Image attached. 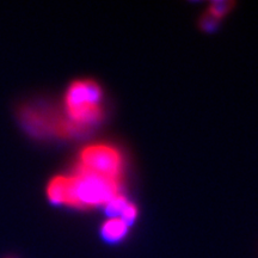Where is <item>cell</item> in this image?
Listing matches in <instances>:
<instances>
[{"label":"cell","instance_id":"obj_1","mask_svg":"<svg viewBox=\"0 0 258 258\" xmlns=\"http://www.w3.org/2000/svg\"><path fill=\"white\" fill-rule=\"evenodd\" d=\"M121 180L105 178L77 169L72 176H62L61 206L74 208H95L105 206L120 194Z\"/></svg>","mask_w":258,"mask_h":258},{"label":"cell","instance_id":"obj_2","mask_svg":"<svg viewBox=\"0 0 258 258\" xmlns=\"http://www.w3.org/2000/svg\"><path fill=\"white\" fill-rule=\"evenodd\" d=\"M102 96V89L93 80L74 82L64 97L69 120L83 132L98 123L103 117Z\"/></svg>","mask_w":258,"mask_h":258},{"label":"cell","instance_id":"obj_3","mask_svg":"<svg viewBox=\"0 0 258 258\" xmlns=\"http://www.w3.org/2000/svg\"><path fill=\"white\" fill-rule=\"evenodd\" d=\"M77 169L105 178L121 180L123 158L115 147L109 145H91L82 151Z\"/></svg>","mask_w":258,"mask_h":258},{"label":"cell","instance_id":"obj_4","mask_svg":"<svg viewBox=\"0 0 258 258\" xmlns=\"http://www.w3.org/2000/svg\"><path fill=\"white\" fill-rule=\"evenodd\" d=\"M128 228L129 225L125 224L121 218H109L102 226V235L105 240L116 243L127 235Z\"/></svg>","mask_w":258,"mask_h":258},{"label":"cell","instance_id":"obj_5","mask_svg":"<svg viewBox=\"0 0 258 258\" xmlns=\"http://www.w3.org/2000/svg\"><path fill=\"white\" fill-rule=\"evenodd\" d=\"M127 203H128L127 198H125V196H123L120 192L118 195H116L115 198H112L110 201H109L104 206L106 214H108L110 218L120 217L122 209L124 208V206L127 205Z\"/></svg>","mask_w":258,"mask_h":258},{"label":"cell","instance_id":"obj_6","mask_svg":"<svg viewBox=\"0 0 258 258\" xmlns=\"http://www.w3.org/2000/svg\"><path fill=\"white\" fill-rule=\"evenodd\" d=\"M233 6H234L233 2H226V0L214 2V3H212L211 6H209L208 14L211 15L212 17L217 18L219 21V19H221L224 16L227 15Z\"/></svg>","mask_w":258,"mask_h":258},{"label":"cell","instance_id":"obj_7","mask_svg":"<svg viewBox=\"0 0 258 258\" xmlns=\"http://www.w3.org/2000/svg\"><path fill=\"white\" fill-rule=\"evenodd\" d=\"M137 217H138L137 206H135L134 203L128 201L127 205L124 206V208L122 209L120 217H118V218H121L122 220L125 222V224L131 225V224H133L135 219H137Z\"/></svg>","mask_w":258,"mask_h":258},{"label":"cell","instance_id":"obj_8","mask_svg":"<svg viewBox=\"0 0 258 258\" xmlns=\"http://www.w3.org/2000/svg\"><path fill=\"white\" fill-rule=\"evenodd\" d=\"M218 22L219 21L217 18L212 17L211 15L207 14L206 16H203V18L201 21V27H202V29H205V30L211 31V30H213V29L217 28Z\"/></svg>","mask_w":258,"mask_h":258}]
</instances>
